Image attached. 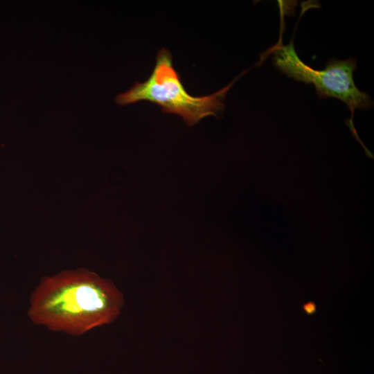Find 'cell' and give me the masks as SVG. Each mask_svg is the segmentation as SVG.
Wrapping results in <instances>:
<instances>
[{
  "label": "cell",
  "mask_w": 374,
  "mask_h": 374,
  "mask_svg": "<svg viewBox=\"0 0 374 374\" xmlns=\"http://www.w3.org/2000/svg\"><path fill=\"white\" fill-rule=\"evenodd\" d=\"M271 61L276 69L296 81L313 84L319 98H335L346 104L351 112L347 124L352 134L362 144L353 125V114L356 109H365L373 107L369 94L358 89L353 80L357 60L350 57L344 60L330 59L323 70H317L305 64L298 56L292 40L287 45L278 42L270 49Z\"/></svg>",
  "instance_id": "obj_3"
},
{
  "label": "cell",
  "mask_w": 374,
  "mask_h": 374,
  "mask_svg": "<svg viewBox=\"0 0 374 374\" xmlns=\"http://www.w3.org/2000/svg\"><path fill=\"white\" fill-rule=\"evenodd\" d=\"M123 304L110 280L80 268L43 277L30 296L28 315L51 330L80 336L114 321Z\"/></svg>",
  "instance_id": "obj_1"
},
{
  "label": "cell",
  "mask_w": 374,
  "mask_h": 374,
  "mask_svg": "<svg viewBox=\"0 0 374 374\" xmlns=\"http://www.w3.org/2000/svg\"><path fill=\"white\" fill-rule=\"evenodd\" d=\"M236 79L212 94L191 96L172 66L170 52L163 48L157 55L150 77L143 82H136L130 89L118 95L115 101L120 105H126L147 100L160 106L165 113L179 115L187 125L193 126L203 118L211 115L217 116L223 111L222 100Z\"/></svg>",
  "instance_id": "obj_2"
}]
</instances>
